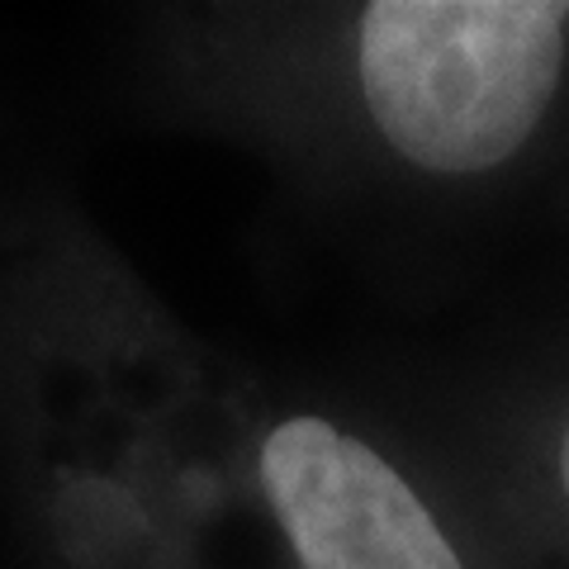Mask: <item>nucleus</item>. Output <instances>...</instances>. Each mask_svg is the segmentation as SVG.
Masks as SVG:
<instances>
[{
	"label": "nucleus",
	"instance_id": "nucleus-1",
	"mask_svg": "<svg viewBox=\"0 0 569 569\" xmlns=\"http://www.w3.org/2000/svg\"><path fill=\"white\" fill-rule=\"evenodd\" d=\"M190 100L332 213L485 219L569 181V0H252L186 20Z\"/></svg>",
	"mask_w": 569,
	"mask_h": 569
},
{
	"label": "nucleus",
	"instance_id": "nucleus-3",
	"mask_svg": "<svg viewBox=\"0 0 569 569\" xmlns=\"http://www.w3.org/2000/svg\"><path fill=\"white\" fill-rule=\"evenodd\" d=\"M512 569H569V313L389 370Z\"/></svg>",
	"mask_w": 569,
	"mask_h": 569
},
{
	"label": "nucleus",
	"instance_id": "nucleus-2",
	"mask_svg": "<svg viewBox=\"0 0 569 569\" xmlns=\"http://www.w3.org/2000/svg\"><path fill=\"white\" fill-rule=\"evenodd\" d=\"M167 422L157 569H512L389 380L337 385L186 342Z\"/></svg>",
	"mask_w": 569,
	"mask_h": 569
}]
</instances>
